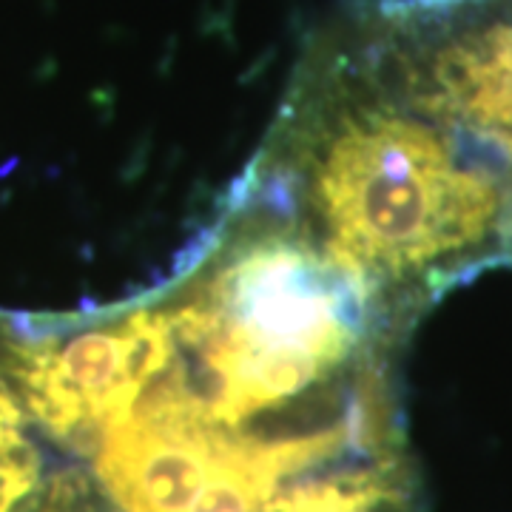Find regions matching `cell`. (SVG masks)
Segmentation results:
<instances>
[{
	"instance_id": "obj_3",
	"label": "cell",
	"mask_w": 512,
	"mask_h": 512,
	"mask_svg": "<svg viewBox=\"0 0 512 512\" xmlns=\"http://www.w3.org/2000/svg\"><path fill=\"white\" fill-rule=\"evenodd\" d=\"M26 512H117L106 493L97 487L89 467H60L43 478Z\"/></svg>"
},
{
	"instance_id": "obj_1",
	"label": "cell",
	"mask_w": 512,
	"mask_h": 512,
	"mask_svg": "<svg viewBox=\"0 0 512 512\" xmlns=\"http://www.w3.org/2000/svg\"><path fill=\"white\" fill-rule=\"evenodd\" d=\"M245 183L404 325L512 239V151L413 106L345 52L305 63Z\"/></svg>"
},
{
	"instance_id": "obj_2",
	"label": "cell",
	"mask_w": 512,
	"mask_h": 512,
	"mask_svg": "<svg viewBox=\"0 0 512 512\" xmlns=\"http://www.w3.org/2000/svg\"><path fill=\"white\" fill-rule=\"evenodd\" d=\"M46 473L43 436L20 402L0 345V512H26Z\"/></svg>"
},
{
	"instance_id": "obj_5",
	"label": "cell",
	"mask_w": 512,
	"mask_h": 512,
	"mask_svg": "<svg viewBox=\"0 0 512 512\" xmlns=\"http://www.w3.org/2000/svg\"><path fill=\"white\" fill-rule=\"evenodd\" d=\"M510 26H512V20H510Z\"/></svg>"
},
{
	"instance_id": "obj_4",
	"label": "cell",
	"mask_w": 512,
	"mask_h": 512,
	"mask_svg": "<svg viewBox=\"0 0 512 512\" xmlns=\"http://www.w3.org/2000/svg\"><path fill=\"white\" fill-rule=\"evenodd\" d=\"M461 0H390L382 3L384 15H407V12H441V9H450Z\"/></svg>"
}]
</instances>
